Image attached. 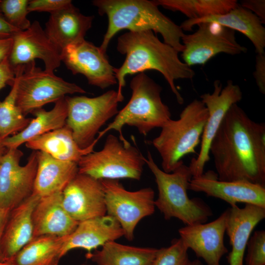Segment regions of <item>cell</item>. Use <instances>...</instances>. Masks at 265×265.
I'll use <instances>...</instances> for the list:
<instances>
[{"label": "cell", "instance_id": "4", "mask_svg": "<svg viewBox=\"0 0 265 265\" xmlns=\"http://www.w3.org/2000/svg\"><path fill=\"white\" fill-rule=\"evenodd\" d=\"M145 162L157 185L155 207L165 219L176 218L186 225H193L206 223L212 215L211 209L203 200L188 197L187 191L192 177L188 166L183 163L172 172H166L156 163L149 151Z\"/></svg>", "mask_w": 265, "mask_h": 265}, {"label": "cell", "instance_id": "5", "mask_svg": "<svg viewBox=\"0 0 265 265\" xmlns=\"http://www.w3.org/2000/svg\"><path fill=\"white\" fill-rule=\"evenodd\" d=\"M130 88V100L113 121L100 131L97 136L99 140L111 130L118 132L121 141L127 140L122 133L126 125L135 127L140 134L146 136L152 130L161 128L171 119L169 108L161 99V87L144 72L132 79Z\"/></svg>", "mask_w": 265, "mask_h": 265}, {"label": "cell", "instance_id": "40", "mask_svg": "<svg viewBox=\"0 0 265 265\" xmlns=\"http://www.w3.org/2000/svg\"><path fill=\"white\" fill-rule=\"evenodd\" d=\"M10 212L11 210L0 207V261L2 262L5 261L1 251V240Z\"/></svg>", "mask_w": 265, "mask_h": 265}, {"label": "cell", "instance_id": "28", "mask_svg": "<svg viewBox=\"0 0 265 265\" xmlns=\"http://www.w3.org/2000/svg\"><path fill=\"white\" fill-rule=\"evenodd\" d=\"M158 249L111 241L86 257L96 265H152Z\"/></svg>", "mask_w": 265, "mask_h": 265}, {"label": "cell", "instance_id": "14", "mask_svg": "<svg viewBox=\"0 0 265 265\" xmlns=\"http://www.w3.org/2000/svg\"><path fill=\"white\" fill-rule=\"evenodd\" d=\"M61 62L74 75L84 76L89 84L104 89L117 83L113 67L99 47L84 40L61 51Z\"/></svg>", "mask_w": 265, "mask_h": 265}, {"label": "cell", "instance_id": "41", "mask_svg": "<svg viewBox=\"0 0 265 265\" xmlns=\"http://www.w3.org/2000/svg\"><path fill=\"white\" fill-rule=\"evenodd\" d=\"M13 44L12 38H0V63L9 57Z\"/></svg>", "mask_w": 265, "mask_h": 265}, {"label": "cell", "instance_id": "39", "mask_svg": "<svg viewBox=\"0 0 265 265\" xmlns=\"http://www.w3.org/2000/svg\"><path fill=\"white\" fill-rule=\"evenodd\" d=\"M20 31L6 21L0 10V38H12Z\"/></svg>", "mask_w": 265, "mask_h": 265}, {"label": "cell", "instance_id": "6", "mask_svg": "<svg viewBox=\"0 0 265 265\" xmlns=\"http://www.w3.org/2000/svg\"><path fill=\"white\" fill-rule=\"evenodd\" d=\"M208 117L205 105L195 99L184 108L178 119H170L162 126L152 144L160 156L163 171L172 172L184 163L185 156L195 153Z\"/></svg>", "mask_w": 265, "mask_h": 265}, {"label": "cell", "instance_id": "25", "mask_svg": "<svg viewBox=\"0 0 265 265\" xmlns=\"http://www.w3.org/2000/svg\"><path fill=\"white\" fill-rule=\"evenodd\" d=\"M36 152L38 164L33 193L42 197L62 192L78 174L77 163L60 160L46 153Z\"/></svg>", "mask_w": 265, "mask_h": 265}, {"label": "cell", "instance_id": "1", "mask_svg": "<svg viewBox=\"0 0 265 265\" xmlns=\"http://www.w3.org/2000/svg\"><path fill=\"white\" fill-rule=\"evenodd\" d=\"M218 178L265 187V124L237 104L229 108L210 146Z\"/></svg>", "mask_w": 265, "mask_h": 265}, {"label": "cell", "instance_id": "19", "mask_svg": "<svg viewBox=\"0 0 265 265\" xmlns=\"http://www.w3.org/2000/svg\"><path fill=\"white\" fill-rule=\"evenodd\" d=\"M124 235L118 221L108 214L83 220L66 237L61 255L63 257L73 249L81 248L86 251L87 257L99 247L115 241Z\"/></svg>", "mask_w": 265, "mask_h": 265}, {"label": "cell", "instance_id": "24", "mask_svg": "<svg viewBox=\"0 0 265 265\" xmlns=\"http://www.w3.org/2000/svg\"><path fill=\"white\" fill-rule=\"evenodd\" d=\"M93 16H86L72 3L50 14L44 29L52 43L61 51L84 40L92 26Z\"/></svg>", "mask_w": 265, "mask_h": 265}, {"label": "cell", "instance_id": "18", "mask_svg": "<svg viewBox=\"0 0 265 265\" xmlns=\"http://www.w3.org/2000/svg\"><path fill=\"white\" fill-rule=\"evenodd\" d=\"M227 215L226 210L211 222L186 225L178 231L188 248L207 265H220L222 257L228 252L224 242Z\"/></svg>", "mask_w": 265, "mask_h": 265}, {"label": "cell", "instance_id": "26", "mask_svg": "<svg viewBox=\"0 0 265 265\" xmlns=\"http://www.w3.org/2000/svg\"><path fill=\"white\" fill-rule=\"evenodd\" d=\"M99 140L96 138L91 145L82 149L75 141L70 129L65 125L28 141L25 146L33 151L46 153L60 160L77 163L82 157L94 151Z\"/></svg>", "mask_w": 265, "mask_h": 265}, {"label": "cell", "instance_id": "17", "mask_svg": "<svg viewBox=\"0 0 265 265\" xmlns=\"http://www.w3.org/2000/svg\"><path fill=\"white\" fill-rule=\"evenodd\" d=\"M188 189L220 199L231 207L243 203L265 208V187L245 181L220 180L213 171L192 177Z\"/></svg>", "mask_w": 265, "mask_h": 265}, {"label": "cell", "instance_id": "16", "mask_svg": "<svg viewBox=\"0 0 265 265\" xmlns=\"http://www.w3.org/2000/svg\"><path fill=\"white\" fill-rule=\"evenodd\" d=\"M62 196L64 209L78 222L106 214L100 180L78 173L64 189Z\"/></svg>", "mask_w": 265, "mask_h": 265}, {"label": "cell", "instance_id": "27", "mask_svg": "<svg viewBox=\"0 0 265 265\" xmlns=\"http://www.w3.org/2000/svg\"><path fill=\"white\" fill-rule=\"evenodd\" d=\"M65 97L55 102L54 106L50 110L41 108L33 111L35 118L31 119L22 131L2 140L3 146L7 149H18L22 144L34 138L64 127L68 114Z\"/></svg>", "mask_w": 265, "mask_h": 265}, {"label": "cell", "instance_id": "42", "mask_svg": "<svg viewBox=\"0 0 265 265\" xmlns=\"http://www.w3.org/2000/svg\"><path fill=\"white\" fill-rule=\"evenodd\" d=\"M7 149L3 146L2 140H0V158H1L6 152Z\"/></svg>", "mask_w": 265, "mask_h": 265}, {"label": "cell", "instance_id": "35", "mask_svg": "<svg viewBox=\"0 0 265 265\" xmlns=\"http://www.w3.org/2000/svg\"><path fill=\"white\" fill-rule=\"evenodd\" d=\"M72 3L70 0H31L27 10L31 12H47L50 14L62 9Z\"/></svg>", "mask_w": 265, "mask_h": 265}, {"label": "cell", "instance_id": "9", "mask_svg": "<svg viewBox=\"0 0 265 265\" xmlns=\"http://www.w3.org/2000/svg\"><path fill=\"white\" fill-rule=\"evenodd\" d=\"M14 70L17 79L16 105L25 116L67 95L86 93L76 83L37 67L35 61Z\"/></svg>", "mask_w": 265, "mask_h": 265}, {"label": "cell", "instance_id": "37", "mask_svg": "<svg viewBox=\"0 0 265 265\" xmlns=\"http://www.w3.org/2000/svg\"><path fill=\"white\" fill-rule=\"evenodd\" d=\"M240 5L249 10L256 15L263 24L265 23V0H245L240 2Z\"/></svg>", "mask_w": 265, "mask_h": 265}, {"label": "cell", "instance_id": "36", "mask_svg": "<svg viewBox=\"0 0 265 265\" xmlns=\"http://www.w3.org/2000/svg\"><path fill=\"white\" fill-rule=\"evenodd\" d=\"M253 77L260 92L265 94V53L257 54Z\"/></svg>", "mask_w": 265, "mask_h": 265}, {"label": "cell", "instance_id": "32", "mask_svg": "<svg viewBox=\"0 0 265 265\" xmlns=\"http://www.w3.org/2000/svg\"><path fill=\"white\" fill-rule=\"evenodd\" d=\"M28 0H0V10L6 21L20 31L31 25L27 19Z\"/></svg>", "mask_w": 265, "mask_h": 265}, {"label": "cell", "instance_id": "38", "mask_svg": "<svg viewBox=\"0 0 265 265\" xmlns=\"http://www.w3.org/2000/svg\"><path fill=\"white\" fill-rule=\"evenodd\" d=\"M14 79L15 70L7 57L0 63V90L9 82L12 84Z\"/></svg>", "mask_w": 265, "mask_h": 265}, {"label": "cell", "instance_id": "33", "mask_svg": "<svg viewBox=\"0 0 265 265\" xmlns=\"http://www.w3.org/2000/svg\"><path fill=\"white\" fill-rule=\"evenodd\" d=\"M188 249L180 238H175L169 246L158 249L152 265H186Z\"/></svg>", "mask_w": 265, "mask_h": 265}, {"label": "cell", "instance_id": "22", "mask_svg": "<svg viewBox=\"0 0 265 265\" xmlns=\"http://www.w3.org/2000/svg\"><path fill=\"white\" fill-rule=\"evenodd\" d=\"M62 192L40 197L32 214L33 238L43 235L66 237L77 227L79 222L63 207Z\"/></svg>", "mask_w": 265, "mask_h": 265}, {"label": "cell", "instance_id": "7", "mask_svg": "<svg viewBox=\"0 0 265 265\" xmlns=\"http://www.w3.org/2000/svg\"><path fill=\"white\" fill-rule=\"evenodd\" d=\"M145 158L135 144L109 134L101 150L93 151L78 161V173L98 180H139Z\"/></svg>", "mask_w": 265, "mask_h": 265}, {"label": "cell", "instance_id": "21", "mask_svg": "<svg viewBox=\"0 0 265 265\" xmlns=\"http://www.w3.org/2000/svg\"><path fill=\"white\" fill-rule=\"evenodd\" d=\"M203 23H215L238 31L249 39L257 54L265 53V28L263 23L251 11L239 4L224 14L187 19L180 26L183 31H191L194 26Z\"/></svg>", "mask_w": 265, "mask_h": 265}, {"label": "cell", "instance_id": "2", "mask_svg": "<svg viewBox=\"0 0 265 265\" xmlns=\"http://www.w3.org/2000/svg\"><path fill=\"white\" fill-rule=\"evenodd\" d=\"M117 50L126 56L122 65L114 68V72L118 84V95L124 98L123 88L126 85V77L149 70L161 73L178 103L184 100L175 86V80L192 79L195 75L191 67L182 61L179 52L171 46L162 42L151 30L129 31L117 40Z\"/></svg>", "mask_w": 265, "mask_h": 265}, {"label": "cell", "instance_id": "45", "mask_svg": "<svg viewBox=\"0 0 265 265\" xmlns=\"http://www.w3.org/2000/svg\"><path fill=\"white\" fill-rule=\"evenodd\" d=\"M80 265H90V264H81Z\"/></svg>", "mask_w": 265, "mask_h": 265}, {"label": "cell", "instance_id": "29", "mask_svg": "<svg viewBox=\"0 0 265 265\" xmlns=\"http://www.w3.org/2000/svg\"><path fill=\"white\" fill-rule=\"evenodd\" d=\"M66 237L43 235L34 237L9 262L13 265H59L62 246Z\"/></svg>", "mask_w": 265, "mask_h": 265}, {"label": "cell", "instance_id": "31", "mask_svg": "<svg viewBox=\"0 0 265 265\" xmlns=\"http://www.w3.org/2000/svg\"><path fill=\"white\" fill-rule=\"evenodd\" d=\"M17 79H15L8 95L0 101V140L14 135L24 129L31 118H26L16 105Z\"/></svg>", "mask_w": 265, "mask_h": 265}, {"label": "cell", "instance_id": "23", "mask_svg": "<svg viewBox=\"0 0 265 265\" xmlns=\"http://www.w3.org/2000/svg\"><path fill=\"white\" fill-rule=\"evenodd\" d=\"M39 198L32 193L11 211L1 240L5 262L11 261L33 238L32 214Z\"/></svg>", "mask_w": 265, "mask_h": 265}, {"label": "cell", "instance_id": "30", "mask_svg": "<svg viewBox=\"0 0 265 265\" xmlns=\"http://www.w3.org/2000/svg\"><path fill=\"white\" fill-rule=\"evenodd\" d=\"M158 6L178 11L187 19H195L224 14L238 5L236 0H157Z\"/></svg>", "mask_w": 265, "mask_h": 265}, {"label": "cell", "instance_id": "3", "mask_svg": "<svg viewBox=\"0 0 265 265\" xmlns=\"http://www.w3.org/2000/svg\"><path fill=\"white\" fill-rule=\"evenodd\" d=\"M92 3L99 14L106 15L108 19L107 30L99 47L103 53H106L112 38L123 29L151 30L159 33L164 43L179 53L182 52L184 31L180 26L161 12L153 0H95Z\"/></svg>", "mask_w": 265, "mask_h": 265}, {"label": "cell", "instance_id": "11", "mask_svg": "<svg viewBox=\"0 0 265 265\" xmlns=\"http://www.w3.org/2000/svg\"><path fill=\"white\" fill-rule=\"evenodd\" d=\"M197 29L191 34H184L183 62L191 67L204 65L219 53L237 55L246 53L247 49L238 43L235 31L215 23L197 25Z\"/></svg>", "mask_w": 265, "mask_h": 265}, {"label": "cell", "instance_id": "34", "mask_svg": "<svg viewBox=\"0 0 265 265\" xmlns=\"http://www.w3.org/2000/svg\"><path fill=\"white\" fill-rule=\"evenodd\" d=\"M246 265H265V231H255L247 242Z\"/></svg>", "mask_w": 265, "mask_h": 265}, {"label": "cell", "instance_id": "10", "mask_svg": "<svg viewBox=\"0 0 265 265\" xmlns=\"http://www.w3.org/2000/svg\"><path fill=\"white\" fill-rule=\"evenodd\" d=\"M100 180L105 193L106 214L118 221L124 236L132 240L139 221L155 212L154 190L145 187L132 191L127 190L118 180Z\"/></svg>", "mask_w": 265, "mask_h": 265}, {"label": "cell", "instance_id": "43", "mask_svg": "<svg viewBox=\"0 0 265 265\" xmlns=\"http://www.w3.org/2000/svg\"><path fill=\"white\" fill-rule=\"evenodd\" d=\"M186 265H203L198 260H195L193 261L189 260Z\"/></svg>", "mask_w": 265, "mask_h": 265}, {"label": "cell", "instance_id": "8", "mask_svg": "<svg viewBox=\"0 0 265 265\" xmlns=\"http://www.w3.org/2000/svg\"><path fill=\"white\" fill-rule=\"evenodd\" d=\"M68 114L66 125L72 131L79 146L84 149L96 140L100 129L119 110V103L124 98L110 90L95 97L66 96Z\"/></svg>", "mask_w": 265, "mask_h": 265}, {"label": "cell", "instance_id": "12", "mask_svg": "<svg viewBox=\"0 0 265 265\" xmlns=\"http://www.w3.org/2000/svg\"><path fill=\"white\" fill-rule=\"evenodd\" d=\"M213 87L212 93H204L200 96L208 110V117L202 135L199 154L192 159L188 165L192 177L200 176L204 172L205 165L210 159L211 143L225 115L233 105L242 98L240 87L232 80H227L224 88L220 80H215Z\"/></svg>", "mask_w": 265, "mask_h": 265}, {"label": "cell", "instance_id": "13", "mask_svg": "<svg viewBox=\"0 0 265 265\" xmlns=\"http://www.w3.org/2000/svg\"><path fill=\"white\" fill-rule=\"evenodd\" d=\"M23 155L18 148L10 149L0 159V207L11 211L33 192L37 152L33 151L27 163L22 166Z\"/></svg>", "mask_w": 265, "mask_h": 265}, {"label": "cell", "instance_id": "44", "mask_svg": "<svg viewBox=\"0 0 265 265\" xmlns=\"http://www.w3.org/2000/svg\"><path fill=\"white\" fill-rule=\"evenodd\" d=\"M0 265H13L10 262H2L0 261Z\"/></svg>", "mask_w": 265, "mask_h": 265}, {"label": "cell", "instance_id": "15", "mask_svg": "<svg viewBox=\"0 0 265 265\" xmlns=\"http://www.w3.org/2000/svg\"><path fill=\"white\" fill-rule=\"evenodd\" d=\"M8 57L14 69L17 66L42 60L45 70L53 73L61 62V51L52 43L39 22L35 21L26 30L17 32Z\"/></svg>", "mask_w": 265, "mask_h": 265}, {"label": "cell", "instance_id": "20", "mask_svg": "<svg viewBox=\"0 0 265 265\" xmlns=\"http://www.w3.org/2000/svg\"><path fill=\"white\" fill-rule=\"evenodd\" d=\"M227 210L225 232L232 247L227 261L229 265H243L247 242L255 227L265 218V208L245 204L242 208L235 205Z\"/></svg>", "mask_w": 265, "mask_h": 265}, {"label": "cell", "instance_id": "46", "mask_svg": "<svg viewBox=\"0 0 265 265\" xmlns=\"http://www.w3.org/2000/svg\"></svg>", "mask_w": 265, "mask_h": 265}]
</instances>
